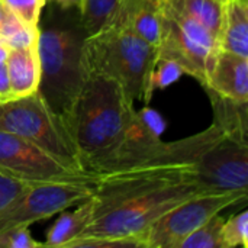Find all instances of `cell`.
I'll return each mask as SVG.
<instances>
[{
	"mask_svg": "<svg viewBox=\"0 0 248 248\" xmlns=\"http://www.w3.org/2000/svg\"><path fill=\"white\" fill-rule=\"evenodd\" d=\"M6 67L12 99L25 97L38 92L41 80L38 41L26 46L9 48Z\"/></svg>",
	"mask_w": 248,
	"mask_h": 248,
	"instance_id": "obj_13",
	"label": "cell"
},
{
	"mask_svg": "<svg viewBox=\"0 0 248 248\" xmlns=\"http://www.w3.org/2000/svg\"><path fill=\"white\" fill-rule=\"evenodd\" d=\"M0 131L35 144L71 170L86 173L64 116L52 110L39 92L0 102Z\"/></svg>",
	"mask_w": 248,
	"mask_h": 248,
	"instance_id": "obj_5",
	"label": "cell"
},
{
	"mask_svg": "<svg viewBox=\"0 0 248 248\" xmlns=\"http://www.w3.org/2000/svg\"><path fill=\"white\" fill-rule=\"evenodd\" d=\"M224 221L225 218L221 214L214 215L185 238L179 248H224L221 235Z\"/></svg>",
	"mask_w": 248,
	"mask_h": 248,
	"instance_id": "obj_19",
	"label": "cell"
},
{
	"mask_svg": "<svg viewBox=\"0 0 248 248\" xmlns=\"http://www.w3.org/2000/svg\"><path fill=\"white\" fill-rule=\"evenodd\" d=\"M96 182L31 183L10 206L0 212V231L19 225L29 227L90 199Z\"/></svg>",
	"mask_w": 248,
	"mask_h": 248,
	"instance_id": "obj_8",
	"label": "cell"
},
{
	"mask_svg": "<svg viewBox=\"0 0 248 248\" xmlns=\"http://www.w3.org/2000/svg\"><path fill=\"white\" fill-rule=\"evenodd\" d=\"M10 10L7 9V6L3 3V0H0V26L3 25V22L6 20V17L9 16Z\"/></svg>",
	"mask_w": 248,
	"mask_h": 248,
	"instance_id": "obj_27",
	"label": "cell"
},
{
	"mask_svg": "<svg viewBox=\"0 0 248 248\" xmlns=\"http://www.w3.org/2000/svg\"><path fill=\"white\" fill-rule=\"evenodd\" d=\"M49 3H54L62 9H70V7H78L81 0H46Z\"/></svg>",
	"mask_w": 248,
	"mask_h": 248,
	"instance_id": "obj_26",
	"label": "cell"
},
{
	"mask_svg": "<svg viewBox=\"0 0 248 248\" xmlns=\"http://www.w3.org/2000/svg\"><path fill=\"white\" fill-rule=\"evenodd\" d=\"M219 48L248 57V0H225Z\"/></svg>",
	"mask_w": 248,
	"mask_h": 248,
	"instance_id": "obj_16",
	"label": "cell"
},
{
	"mask_svg": "<svg viewBox=\"0 0 248 248\" xmlns=\"http://www.w3.org/2000/svg\"><path fill=\"white\" fill-rule=\"evenodd\" d=\"M212 109L214 125L228 138L248 144V102H240L219 96L214 92H206Z\"/></svg>",
	"mask_w": 248,
	"mask_h": 248,
	"instance_id": "obj_15",
	"label": "cell"
},
{
	"mask_svg": "<svg viewBox=\"0 0 248 248\" xmlns=\"http://www.w3.org/2000/svg\"><path fill=\"white\" fill-rule=\"evenodd\" d=\"M205 92L248 102V57L218 48L206 67Z\"/></svg>",
	"mask_w": 248,
	"mask_h": 248,
	"instance_id": "obj_11",
	"label": "cell"
},
{
	"mask_svg": "<svg viewBox=\"0 0 248 248\" xmlns=\"http://www.w3.org/2000/svg\"><path fill=\"white\" fill-rule=\"evenodd\" d=\"M158 58L157 46L124 26H108L84 41L83 74L115 80L135 102L148 103L151 74Z\"/></svg>",
	"mask_w": 248,
	"mask_h": 248,
	"instance_id": "obj_4",
	"label": "cell"
},
{
	"mask_svg": "<svg viewBox=\"0 0 248 248\" xmlns=\"http://www.w3.org/2000/svg\"><path fill=\"white\" fill-rule=\"evenodd\" d=\"M0 171L26 183L96 182L99 176L68 169L35 144L6 131H0Z\"/></svg>",
	"mask_w": 248,
	"mask_h": 248,
	"instance_id": "obj_9",
	"label": "cell"
},
{
	"mask_svg": "<svg viewBox=\"0 0 248 248\" xmlns=\"http://www.w3.org/2000/svg\"><path fill=\"white\" fill-rule=\"evenodd\" d=\"M81 169L106 176L147 164H195L222 132L212 124L189 138L164 142L158 132L135 110L119 83L103 76H86L64 116Z\"/></svg>",
	"mask_w": 248,
	"mask_h": 248,
	"instance_id": "obj_1",
	"label": "cell"
},
{
	"mask_svg": "<svg viewBox=\"0 0 248 248\" xmlns=\"http://www.w3.org/2000/svg\"><path fill=\"white\" fill-rule=\"evenodd\" d=\"M12 99L10 86H9V77H7V67L6 60L0 61V102Z\"/></svg>",
	"mask_w": 248,
	"mask_h": 248,
	"instance_id": "obj_25",
	"label": "cell"
},
{
	"mask_svg": "<svg viewBox=\"0 0 248 248\" xmlns=\"http://www.w3.org/2000/svg\"><path fill=\"white\" fill-rule=\"evenodd\" d=\"M121 0H81L78 10L87 36L105 29L113 19Z\"/></svg>",
	"mask_w": 248,
	"mask_h": 248,
	"instance_id": "obj_18",
	"label": "cell"
},
{
	"mask_svg": "<svg viewBox=\"0 0 248 248\" xmlns=\"http://www.w3.org/2000/svg\"><path fill=\"white\" fill-rule=\"evenodd\" d=\"M94 202L93 198L76 205L74 211L60 212L58 219L49 228L44 247L68 248V246L78 240L87 231L93 221Z\"/></svg>",
	"mask_w": 248,
	"mask_h": 248,
	"instance_id": "obj_14",
	"label": "cell"
},
{
	"mask_svg": "<svg viewBox=\"0 0 248 248\" xmlns=\"http://www.w3.org/2000/svg\"><path fill=\"white\" fill-rule=\"evenodd\" d=\"M196 180L205 193L248 190V144L222 135L195 163Z\"/></svg>",
	"mask_w": 248,
	"mask_h": 248,
	"instance_id": "obj_10",
	"label": "cell"
},
{
	"mask_svg": "<svg viewBox=\"0 0 248 248\" xmlns=\"http://www.w3.org/2000/svg\"><path fill=\"white\" fill-rule=\"evenodd\" d=\"M29 185L31 183L0 171V212L10 206L29 187Z\"/></svg>",
	"mask_w": 248,
	"mask_h": 248,
	"instance_id": "obj_23",
	"label": "cell"
},
{
	"mask_svg": "<svg viewBox=\"0 0 248 248\" xmlns=\"http://www.w3.org/2000/svg\"><path fill=\"white\" fill-rule=\"evenodd\" d=\"M164 4L177 15L208 29L219 42L224 19V0H164Z\"/></svg>",
	"mask_w": 248,
	"mask_h": 248,
	"instance_id": "obj_17",
	"label": "cell"
},
{
	"mask_svg": "<svg viewBox=\"0 0 248 248\" xmlns=\"http://www.w3.org/2000/svg\"><path fill=\"white\" fill-rule=\"evenodd\" d=\"M219 48L218 39L199 23L170 10L163 0L158 58L176 64L183 74L192 76L202 87L211 55Z\"/></svg>",
	"mask_w": 248,
	"mask_h": 248,
	"instance_id": "obj_6",
	"label": "cell"
},
{
	"mask_svg": "<svg viewBox=\"0 0 248 248\" xmlns=\"http://www.w3.org/2000/svg\"><path fill=\"white\" fill-rule=\"evenodd\" d=\"M244 193H202L193 196L155 219L142 237V248H179L182 241L209 218L246 202Z\"/></svg>",
	"mask_w": 248,
	"mask_h": 248,
	"instance_id": "obj_7",
	"label": "cell"
},
{
	"mask_svg": "<svg viewBox=\"0 0 248 248\" xmlns=\"http://www.w3.org/2000/svg\"><path fill=\"white\" fill-rule=\"evenodd\" d=\"M161 19L163 0H121L115 16L108 26L128 28L148 44L158 46Z\"/></svg>",
	"mask_w": 248,
	"mask_h": 248,
	"instance_id": "obj_12",
	"label": "cell"
},
{
	"mask_svg": "<svg viewBox=\"0 0 248 248\" xmlns=\"http://www.w3.org/2000/svg\"><path fill=\"white\" fill-rule=\"evenodd\" d=\"M38 23L41 80L38 92L52 110L65 116L84 81L83 46L87 32L78 7L45 4Z\"/></svg>",
	"mask_w": 248,
	"mask_h": 248,
	"instance_id": "obj_3",
	"label": "cell"
},
{
	"mask_svg": "<svg viewBox=\"0 0 248 248\" xmlns=\"http://www.w3.org/2000/svg\"><path fill=\"white\" fill-rule=\"evenodd\" d=\"M224 248H248V212L241 211L224 221L222 224Z\"/></svg>",
	"mask_w": 248,
	"mask_h": 248,
	"instance_id": "obj_20",
	"label": "cell"
},
{
	"mask_svg": "<svg viewBox=\"0 0 248 248\" xmlns=\"http://www.w3.org/2000/svg\"><path fill=\"white\" fill-rule=\"evenodd\" d=\"M44 243L33 240L29 227L19 225L0 231V248H39Z\"/></svg>",
	"mask_w": 248,
	"mask_h": 248,
	"instance_id": "obj_22",
	"label": "cell"
},
{
	"mask_svg": "<svg viewBox=\"0 0 248 248\" xmlns=\"http://www.w3.org/2000/svg\"><path fill=\"white\" fill-rule=\"evenodd\" d=\"M7 9L28 28H38L46 0H3Z\"/></svg>",
	"mask_w": 248,
	"mask_h": 248,
	"instance_id": "obj_21",
	"label": "cell"
},
{
	"mask_svg": "<svg viewBox=\"0 0 248 248\" xmlns=\"http://www.w3.org/2000/svg\"><path fill=\"white\" fill-rule=\"evenodd\" d=\"M224 1H225V0H224Z\"/></svg>",
	"mask_w": 248,
	"mask_h": 248,
	"instance_id": "obj_28",
	"label": "cell"
},
{
	"mask_svg": "<svg viewBox=\"0 0 248 248\" xmlns=\"http://www.w3.org/2000/svg\"><path fill=\"white\" fill-rule=\"evenodd\" d=\"M202 193L195 164H147L100 176L92 196L93 221L81 237L110 238L125 247L142 248V237L155 219Z\"/></svg>",
	"mask_w": 248,
	"mask_h": 248,
	"instance_id": "obj_2",
	"label": "cell"
},
{
	"mask_svg": "<svg viewBox=\"0 0 248 248\" xmlns=\"http://www.w3.org/2000/svg\"><path fill=\"white\" fill-rule=\"evenodd\" d=\"M182 74H183V71L176 64L157 58V62H155L153 74H151V92L154 93L155 89L166 87L167 84L174 81Z\"/></svg>",
	"mask_w": 248,
	"mask_h": 248,
	"instance_id": "obj_24",
	"label": "cell"
}]
</instances>
